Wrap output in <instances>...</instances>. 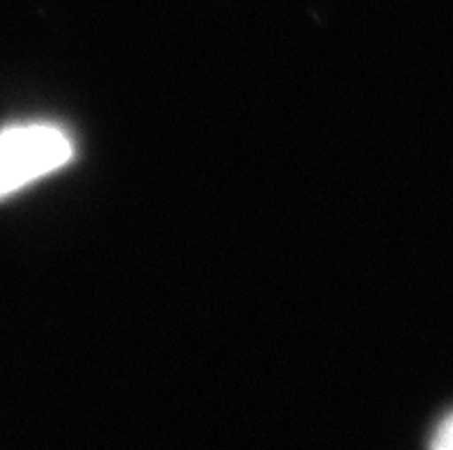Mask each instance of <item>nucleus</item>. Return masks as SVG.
I'll return each mask as SVG.
<instances>
[{"instance_id":"f257e3e1","label":"nucleus","mask_w":453,"mask_h":450,"mask_svg":"<svg viewBox=\"0 0 453 450\" xmlns=\"http://www.w3.org/2000/svg\"><path fill=\"white\" fill-rule=\"evenodd\" d=\"M74 159V141L56 125H19L0 132V198L60 171Z\"/></svg>"},{"instance_id":"f03ea898","label":"nucleus","mask_w":453,"mask_h":450,"mask_svg":"<svg viewBox=\"0 0 453 450\" xmlns=\"http://www.w3.org/2000/svg\"><path fill=\"white\" fill-rule=\"evenodd\" d=\"M431 446L435 450H453V414L437 425Z\"/></svg>"}]
</instances>
